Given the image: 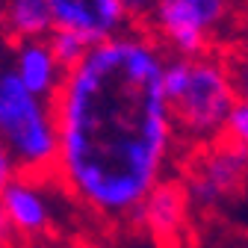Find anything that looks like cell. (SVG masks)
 <instances>
[{
    "instance_id": "15",
    "label": "cell",
    "mask_w": 248,
    "mask_h": 248,
    "mask_svg": "<svg viewBox=\"0 0 248 248\" xmlns=\"http://www.w3.org/2000/svg\"><path fill=\"white\" fill-rule=\"evenodd\" d=\"M0 9H3V0H0Z\"/></svg>"
},
{
    "instance_id": "10",
    "label": "cell",
    "mask_w": 248,
    "mask_h": 248,
    "mask_svg": "<svg viewBox=\"0 0 248 248\" xmlns=\"http://www.w3.org/2000/svg\"><path fill=\"white\" fill-rule=\"evenodd\" d=\"M12 74L21 80V86L42 101H50L53 92L62 80V68L56 65V59L50 56L45 42H27L15 47V65Z\"/></svg>"
},
{
    "instance_id": "6",
    "label": "cell",
    "mask_w": 248,
    "mask_h": 248,
    "mask_svg": "<svg viewBox=\"0 0 248 248\" xmlns=\"http://www.w3.org/2000/svg\"><path fill=\"white\" fill-rule=\"evenodd\" d=\"M142 236L154 239V248H201L192 228V207L180 177H163L142 204Z\"/></svg>"
},
{
    "instance_id": "12",
    "label": "cell",
    "mask_w": 248,
    "mask_h": 248,
    "mask_svg": "<svg viewBox=\"0 0 248 248\" xmlns=\"http://www.w3.org/2000/svg\"><path fill=\"white\" fill-rule=\"evenodd\" d=\"M219 136L228 139V142L245 145V139H248V107H245V98H236L233 101V107L228 109V115L222 121Z\"/></svg>"
},
{
    "instance_id": "4",
    "label": "cell",
    "mask_w": 248,
    "mask_h": 248,
    "mask_svg": "<svg viewBox=\"0 0 248 248\" xmlns=\"http://www.w3.org/2000/svg\"><path fill=\"white\" fill-rule=\"evenodd\" d=\"M233 18V0H157L139 30L169 56H207Z\"/></svg>"
},
{
    "instance_id": "5",
    "label": "cell",
    "mask_w": 248,
    "mask_h": 248,
    "mask_svg": "<svg viewBox=\"0 0 248 248\" xmlns=\"http://www.w3.org/2000/svg\"><path fill=\"white\" fill-rule=\"evenodd\" d=\"M180 169L189 207L198 210L207 222L216 219L222 207L245 195V145L216 136L213 142L192 145Z\"/></svg>"
},
{
    "instance_id": "9",
    "label": "cell",
    "mask_w": 248,
    "mask_h": 248,
    "mask_svg": "<svg viewBox=\"0 0 248 248\" xmlns=\"http://www.w3.org/2000/svg\"><path fill=\"white\" fill-rule=\"evenodd\" d=\"M53 30L47 0H3L0 9V39L12 50L27 42H45Z\"/></svg>"
},
{
    "instance_id": "11",
    "label": "cell",
    "mask_w": 248,
    "mask_h": 248,
    "mask_svg": "<svg viewBox=\"0 0 248 248\" xmlns=\"http://www.w3.org/2000/svg\"><path fill=\"white\" fill-rule=\"evenodd\" d=\"M45 45H47L50 56L56 59V65L62 68V74H65L68 68H74L77 62L86 56V50L92 47V45H86L77 33H68V30H56V27L47 33Z\"/></svg>"
},
{
    "instance_id": "8",
    "label": "cell",
    "mask_w": 248,
    "mask_h": 248,
    "mask_svg": "<svg viewBox=\"0 0 248 248\" xmlns=\"http://www.w3.org/2000/svg\"><path fill=\"white\" fill-rule=\"evenodd\" d=\"M0 210H3L15 239H21V242H45V239L56 242V239H62L39 186H30V183L12 177L6 183V189L0 192Z\"/></svg>"
},
{
    "instance_id": "7",
    "label": "cell",
    "mask_w": 248,
    "mask_h": 248,
    "mask_svg": "<svg viewBox=\"0 0 248 248\" xmlns=\"http://www.w3.org/2000/svg\"><path fill=\"white\" fill-rule=\"evenodd\" d=\"M47 9L56 30L77 33L86 45L121 36L130 21L121 0H47Z\"/></svg>"
},
{
    "instance_id": "14",
    "label": "cell",
    "mask_w": 248,
    "mask_h": 248,
    "mask_svg": "<svg viewBox=\"0 0 248 248\" xmlns=\"http://www.w3.org/2000/svg\"><path fill=\"white\" fill-rule=\"evenodd\" d=\"M15 177V169H12V160H9V154H6V148L0 145V192L6 189V183Z\"/></svg>"
},
{
    "instance_id": "13",
    "label": "cell",
    "mask_w": 248,
    "mask_h": 248,
    "mask_svg": "<svg viewBox=\"0 0 248 248\" xmlns=\"http://www.w3.org/2000/svg\"><path fill=\"white\" fill-rule=\"evenodd\" d=\"M154 3L157 0H121V6H124V12H127V18L130 21H145L148 18V12L154 9Z\"/></svg>"
},
{
    "instance_id": "3",
    "label": "cell",
    "mask_w": 248,
    "mask_h": 248,
    "mask_svg": "<svg viewBox=\"0 0 248 248\" xmlns=\"http://www.w3.org/2000/svg\"><path fill=\"white\" fill-rule=\"evenodd\" d=\"M0 145L12 160L15 180L56 189L59 142L50 104L30 95L12 68L0 71Z\"/></svg>"
},
{
    "instance_id": "2",
    "label": "cell",
    "mask_w": 248,
    "mask_h": 248,
    "mask_svg": "<svg viewBox=\"0 0 248 248\" xmlns=\"http://www.w3.org/2000/svg\"><path fill=\"white\" fill-rule=\"evenodd\" d=\"M163 95L171 115V130L192 145L213 142L222 121L233 107L236 89L233 71L219 53L207 56H166L163 62Z\"/></svg>"
},
{
    "instance_id": "1",
    "label": "cell",
    "mask_w": 248,
    "mask_h": 248,
    "mask_svg": "<svg viewBox=\"0 0 248 248\" xmlns=\"http://www.w3.org/2000/svg\"><path fill=\"white\" fill-rule=\"evenodd\" d=\"M166 53L145 30L92 45L50 104L56 189L104 239H142V204L174 145L163 95Z\"/></svg>"
}]
</instances>
